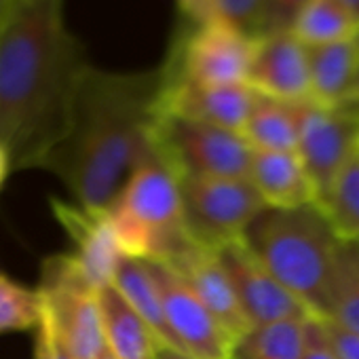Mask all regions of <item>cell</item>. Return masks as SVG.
Wrapping results in <instances>:
<instances>
[{"mask_svg": "<svg viewBox=\"0 0 359 359\" xmlns=\"http://www.w3.org/2000/svg\"><path fill=\"white\" fill-rule=\"evenodd\" d=\"M243 239L311 317L325 319L334 258L342 237L319 203L296 210L266 208Z\"/></svg>", "mask_w": 359, "mask_h": 359, "instance_id": "obj_3", "label": "cell"}, {"mask_svg": "<svg viewBox=\"0 0 359 359\" xmlns=\"http://www.w3.org/2000/svg\"><path fill=\"white\" fill-rule=\"evenodd\" d=\"M121 252L137 260L169 262L193 241L184 226L177 180L150 154L108 208Z\"/></svg>", "mask_w": 359, "mask_h": 359, "instance_id": "obj_4", "label": "cell"}, {"mask_svg": "<svg viewBox=\"0 0 359 359\" xmlns=\"http://www.w3.org/2000/svg\"><path fill=\"white\" fill-rule=\"evenodd\" d=\"M154 359H195L182 351H177L173 346H167V344H156V353H154Z\"/></svg>", "mask_w": 359, "mask_h": 359, "instance_id": "obj_31", "label": "cell"}, {"mask_svg": "<svg viewBox=\"0 0 359 359\" xmlns=\"http://www.w3.org/2000/svg\"><path fill=\"white\" fill-rule=\"evenodd\" d=\"M359 24L338 0H313L294 24V34L306 47H321L357 36Z\"/></svg>", "mask_w": 359, "mask_h": 359, "instance_id": "obj_23", "label": "cell"}, {"mask_svg": "<svg viewBox=\"0 0 359 359\" xmlns=\"http://www.w3.org/2000/svg\"><path fill=\"white\" fill-rule=\"evenodd\" d=\"M152 146L175 180L191 175L250 177L254 150L233 129L156 110Z\"/></svg>", "mask_w": 359, "mask_h": 359, "instance_id": "obj_5", "label": "cell"}, {"mask_svg": "<svg viewBox=\"0 0 359 359\" xmlns=\"http://www.w3.org/2000/svg\"><path fill=\"white\" fill-rule=\"evenodd\" d=\"M13 171V163H11V156L7 152V148L0 144V189H3L5 180L9 177V173Z\"/></svg>", "mask_w": 359, "mask_h": 359, "instance_id": "obj_32", "label": "cell"}, {"mask_svg": "<svg viewBox=\"0 0 359 359\" xmlns=\"http://www.w3.org/2000/svg\"><path fill=\"white\" fill-rule=\"evenodd\" d=\"M250 180L266 208L296 210L319 203L317 187L296 150H254Z\"/></svg>", "mask_w": 359, "mask_h": 359, "instance_id": "obj_16", "label": "cell"}, {"mask_svg": "<svg viewBox=\"0 0 359 359\" xmlns=\"http://www.w3.org/2000/svg\"><path fill=\"white\" fill-rule=\"evenodd\" d=\"M13 3L15 0H0V30H3V26H5V22L13 9Z\"/></svg>", "mask_w": 359, "mask_h": 359, "instance_id": "obj_33", "label": "cell"}, {"mask_svg": "<svg viewBox=\"0 0 359 359\" xmlns=\"http://www.w3.org/2000/svg\"><path fill=\"white\" fill-rule=\"evenodd\" d=\"M165 264H169L187 281V285L199 296V300L235 340L252 327L216 252L191 243Z\"/></svg>", "mask_w": 359, "mask_h": 359, "instance_id": "obj_15", "label": "cell"}, {"mask_svg": "<svg viewBox=\"0 0 359 359\" xmlns=\"http://www.w3.org/2000/svg\"><path fill=\"white\" fill-rule=\"evenodd\" d=\"M100 309L106 344L116 359H154L158 338L114 285L100 290Z\"/></svg>", "mask_w": 359, "mask_h": 359, "instance_id": "obj_18", "label": "cell"}, {"mask_svg": "<svg viewBox=\"0 0 359 359\" xmlns=\"http://www.w3.org/2000/svg\"><path fill=\"white\" fill-rule=\"evenodd\" d=\"M216 254L235 287V294L252 327L283 319L311 317L306 306L269 273V269L252 252L245 239L233 241L220 248Z\"/></svg>", "mask_w": 359, "mask_h": 359, "instance_id": "obj_11", "label": "cell"}, {"mask_svg": "<svg viewBox=\"0 0 359 359\" xmlns=\"http://www.w3.org/2000/svg\"><path fill=\"white\" fill-rule=\"evenodd\" d=\"M306 102L309 100L285 102L258 93V100L239 133L245 137L252 150H266V152L296 150L298 135H300V121Z\"/></svg>", "mask_w": 359, "mask_h": 359, "instance_id": "obj_19", "label": "cell"}, {"mask_svg": "<svg viewBox=\"0 0 359 359\" xmlns=\"http://www.w3.org/2000/svg\"><path fill=\"white\" fill-rule=\"evenodd\" d=\"M323 340L336 359H359V334L342 327L332 319H317Z\"/></svg>", "mask_w": 359, "mask_h": 359, "instance_id": "obj_28", "label": "cell"}, {"mask_svg": "<svg viewBox=\"0 0 359 359\" xmlns=\"http://www.w3.org/2000/svg\"><path fill=\"white\" fill-rule=\"evenodd\" d=\"M112 285L133 306V311L146 321V325L152 330L158 342L175 348L171 330L165 319L163 298H161L156 279L150 271V264L146 260L123 256L116 266Z\"/></svg>", "mask_w": 359, "mask_h": 359, "instance_id": "obj_20", "label": "cell"}, {"mask_svg": "<svg viewBox=\"0 0 359 359\" xmlns=\"http://www.w3.org/2000/svg\"><path fill=\"white\" fill-rule=\"evenodd\" d=\"M43 311L74 359H100L108 348L100 309V290L87 279L72 254H55L43 262Z\"/></svg>", "mask_w": 359, "mask_h": 359, "instance_id": "obj_7", "label": "cell"}, {"mask_svg": "<svg viewBox=\"0 0 359 359\" xmlns=\"http://www.w3.org/2000/svg\"><path fill=\"white\" fill-rule=\"evenodd\" d=\"M248 85L266 97L302 102L311 100L309 49L294 32L256 39Z\"/></svg>", "mask_w": 359, "mask_h": 359, "instance_id": "obj_14", "label": "cell"}, {"mask_svg": "<svg viewBox=\"0 0 359 359\" xmlns=\"http://www.w3.org/2000/svg\"><path fill=\"white\" fill-rule=\"evenodd\" d=\"M355 39H357V45H359V30H357V36Z\"/></svg>", "mask_w": 359, "mask_h": 359, "instance_id": "obj_38", "label": "cell"}, {"mask_svg": "<svg viewBox=\"0 0 359 359\" xmlns=\"http://www.w3.org/2000/svg\"><path fill=\"white\" fill-rule=\"evenodd\" d=\"M262 5L264 0H216V15L256 39Z\"/></svg>", "mask_w": 359, "mask_h": 359, "instance_id": "obj_27", "label": "cell"}, {"mask_svg": "<svg viewBox=\"0 0 359 359\" xmlns=\"http://www.w3.org/2000/svg\"><path fill=\"white\" fill-rule=\"evenodd\" d=\"M180 13L187 22H205L216 15V0H175Z\"/></svg>", "mask_w": 359, "mask_h": 359, "instance_id": "obj_29", "label": "cell"}, {"mask_svg": "<svg viewBox=\"0 0 359 359\" xmlns=\"http://www.w3.org/2000/svg\"><path fill=\"white\" fill-rule=\"evenodd\" d=\"M298 156L317 187L319 203L340 173L359 158V95L340 104H304Z\"/></svg>", "mask_w": 359, "mask_h": 359, "instance_id": "obj_9", "label": "cell"}, {"mask_svg": "<svg viewBox=\"0 0 359 359\" xmlns=\"http://www.w3.org/2000/svg\"><path fill=\"white\" fill-rule=\"evenodd\" d=\"M43 319V298L9 275L0 273V334L36 330Z\"/></svg>", "mask_w": 359, "mask_h": 359, "instance_id": "obj_24", "label": "cell"}, {"mask_svg": "<svg viewBox=\"0 0 359 359\" xmlns=\"http://www.w3.org/2000/svg\"><path fill=\"white\" fill-rule=\"evenodd\" d=\"M18 3H39V0H18Z\"/></svg>", "mask_w": 359, "mask_h": 359, "instance_id": "obj_37", "label": "cell"}, {"mask_svg": "<svg viewBox=\"0 0 359 359\" xmlns=\"http://www.w3.org/2000/svg\"><path fill=\"white\" fill-rule=\"evenodd\" d=\"M161 72H106L89 66L66 137L45 158L74 203L108 210L133 171L154 154Z\"/></svg>", "mask_w": 359, "mask_h": 359, "instance_id": "obj_2", "label": "cell"}, {"mask_svg": "<svg viewBox=\"0 0 359 359\" xmlns=\"http://www.w3.org/2000/svg\"><path fill=\"white\" fill-rule=\"evenodd\" d=\"M304 359H336L334 353L330 351L327 342L321 336V330L317 325V319L313 317L309 323V346H306V355Z\"/></svg>", "mask_w": 359, "mask_h": 359, "instance_id": "obj_30", "label": "cell"}, {"mask_svg": "<svg viewBox=\"0 0 359 359\" xmlns=\"http://www.w3.org/2000/svg\"><path fill=\"white\" fill-rule=\"evenodd\" d=\"M89 66L64 0H15L0 30V144L13 171L41 169L66 137Z\"/></svg>", "mask_w": 359, "mask_h": 359, "instance_id": "obj_1", "label": "cell"}, {"mask_svg": "<svg viewBox=\"0 0 359 359\" xmlns=\"http://www.w3.org/2000/svg\"><path fill=\"white\" fill-rule=\"evenodd\" d=\"M325 319L359 334V239L342 237L336 250Z\"/></svg>", "mask_w": 359, "mask_h": 359, "instance_id": "obj_22", "label": "cell"}, {"mask_svg": "<svg viewBox=\"0 0 359 359\" xmlns=\"http://www.w3.org/2000/svg\"><path fill=\"white\" fill-rule=\"evenodd\" d=\"M311 3L313 0H264L260 26H258V36L277 34V32H292L300 13Z\"/></svg>", "mask_w": 359, "mask_h": 359, "instance_id": "obj_26", "label": "cell"}, {"mask_svg": "<svg viewBox=\"0 0 359 359\" xmlns=\"http://www.w3.org/2000/svg\"><path fill=\"white\" fill-rule=\"evenodd\" d=\"M309 49L311 100L321 106L340 104L359 95L357 39Z\"/></svg>", "mask_w": 359, "mask_h": 359, "instance_id": "obj_17", "label": "cell"}, {"mask_svg": "<svg viewBox=\"0 0 359 359\" xmlns=\"http://www.w3.org/2000/svg\"><path fill=\"white\" fill-rule=\"evenodd\" d=\"M187 24V32L175 39L169 60L158 68L165 81H184L195 85L248 83L256 47L254 36L220 15Z\"/></svg>", "mask_w": 359, "mask_h": 359, "instance_id": "obj_8", "label": "cell"}, {"mask_svg": "<svg viewBox=\"0 0 359 359\" xmlns=\"http://www.w3.org/2000/svg\"><path fill=\"white\" fill-rule=\"evenodd\" d=\"M161 72V70H158ZM258 93L248 85H195L184 81H165L161 74V91L156 110L189 121H199L233 131L245 125Z\"/></svg>", "mask_w": 359, "mask_h": 359, "instance_id": "obj_12", "label": "cell"}, {"mask_svg": "<svg viewBox=\"0 0 359 359\" xmlns=\"http://www.w3.org/2000/svg\"><path fill=\"white\" fill-rule=\"evenodd\" d=\"M100 359H116V357H114V353H112L110 348H106V351L100 355Z\"/></svg>", "mask_w": 359, "mask_h": 359, "instance_id": "obj_36", "label": "cell"}, {"mask_svg": "<svg viewBox=\"0 0 359 359\" xmlns=\"http://www.w3.org/2000/svg\"><path fill=\"white\" fill-rule=\"evenodd\" d=\"M177 189L191 241L212 252L243 239L266 210L250 177L191 175L177 177Z\"/></svg>", "mask_w": 359, "mask_h": 359, "instance_id": "obj_6", "label": "cell"}, {"mask_svg": "<svg viewBox=\"0 0 359 359\" xmlns=\"http://www.w3.org/2000/svg\"><path fill=\"white\" fill-rule=\"evenodd\" d=\"M51 210L72 241V256L97 287L112 285L116 266L125 256L116 241L108 210H89L79 203L51 199Z\"/></svg>", "mask_w": 359, "mask_h": 359, "instance_id": "obj_13", "label": "cell"}, {"mask_svg": "<svg viewBox=\"0 0 359 359\" xmlns=\"http://www.w3.org/2000/svg\"><path fill=\"white\" fill-rule=\"evenodd\" d=\"M34 359H49L47 348H45V342H43V338L39 334L34 338Z\"/></svg>", "mask_w": 359, "mask_h": 359, "instance_id": "obj_34", "label": "cell"}, {"mask_svg": "<svg viewBox=\"0 0 359 359\" xmlns=\"http://www.w3.org/2000/svg\"><path fill=\"white\" fill-rule=\"evenodd\" d=\"M311 319H283L254 325L233 342L229 359H304Z\"/></svg>", "mask_w": 359, "mask_h": 359, "instance_id": "obj_21", "label": "cell"}, {"mask_svg": "<svg viewBox=\"0 0 359 359\" xmlns=\"http://www.w3.org/2000/svg\"><path fill=\"white\" fill-rule=\"evenodd\" d=\"M340 5H344L346 9H348V13L357 20V24H359V0H338Z\"/></svg>", "mask_w": 359, "mask_h": 359, "instance_id": "obj_35", "label": "cell"}, {"mask_svg": "<svg viewBox=\"0 0 359 359\" xmlns=\"http://www.w3.org/2000/svg\"><path fill=\"white\" fill-rule=\"evenodd\" d=\"M156 279L173 344L195 359H229L235 338L169 264L146 260Z\"/></svg>", "mask_w": 359, "mask_h": 359, "instance_id": "obj_10", "label": "cell"}, {"mask_svg": "<svg viewBox=\"0 0 359 359\" xmlns=\"http://www.w3.org/2000/svg\"><path fill=\"white\" fill-rule=\"evenodd\" d=\"M319 205L327 212L340 237L359 239V158L340 173Z\"/></svg>", "mask_w": 359, "mask_h": 359, "instance_id": "obj_25", "label": "cell"}]
</instances>
